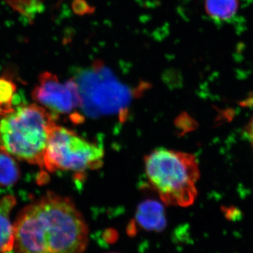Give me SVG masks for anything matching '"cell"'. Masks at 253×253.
<instances>
[{
    "instance_id": "cell-11",
    "label": "cell",
    "mask_w": 253,
    "mask_h": 253,
    "mask_svg": "<svg viewBox=\"0 0 253 253\" xmlns=\"http://www.w3.org/2000/svg\"><path fill=\"white\" fill-rule=\"evenodd\" d=\"M16 91V85L11 80L0 78V116H4L14 111L12 100Z\"/></svg>"
},
{
    "instance_id": "cell-2",
    "label": "cell",
    "mask_w": 253,
    "mask_h": 253,
    "mask_svg": "<svg viewBox=\"0 0 253 253\" xmlns=\"http://www.w3.org/2000/svg\"><path fill=\"white\" fill-rule=\"evenodd\" d=\"M57 115L39 105L19 106L0 120V151L44 168Z\"/></svg>"
},
{
    "instance_id": "cell-13",
    "label": "cell",
    "mask_w": 253,
    "mask_h": 253,
    "mask_svg": "<svg viewBox=\"0 0 253 253\" xmlns=\"http://www.w3.org/2000/svg\"><path fill=\"white\" fill-rule=\"evenodd\" d=\"M248 132H249L250 139H251L253 146V117L250 121L249 126H248Z\"/></svg>"
},
{
    "instance_id": "cell-9",
    "label": "cell",
    "mask_w": 253,
    "mask_h": 253,
    "mask_svg": "<svg viewBox=\"0 0 253 253\" xmlns=\"http://www.w3.org/2000/svg\"><path fill=\"white\" fill-rule=\"evenodd\" d=\"M240 6L239 0H206V13L213 20L227 22L235 18Z\"/></svg>"
},
{
    "instance_id": "cell-8",
    "label": "cell",
    "mask_w": 253,
    "mask_h": 253,
    "mask_svg": "<svg viewBox=\"0 0 253 253\" xmlns=\"http://www.w3.org/2000/svg\"><path fill=\"white\" fill-rule=\"evenodd\" d=\"M16 204L12 196H5L0 201V253H11L14 249V228L9 216Z\"/></svg>"
},
{
    "instance_id": "cell-4",
    "label": "cell",
    "mask_w": 253,
    "mask_h": 253,
    "mask_svg": "<svg viewBox=\"0 0 253 253\" xmlns=\"http://www.w3.org/2000/svg\"><path fill=\"white\" fill-rule=\"evenodd\" d=\"M102 146L90 142L67 128L56 126L51 131L44 156V168L49 172L78 173L101 167Z\"/></svg>"
},
{
    "instance_id": "cell-7",
    "label": "cell",
    "mask_w": 253,
    "mask_h": 253,
    "mask_svg": "<svg viewBox=\"0 0 253 253\" xmlns=\"http://www.w3.org/2000/svg\"><path fill=\"white\" fill-rule=\"evenodd\" d=\"M167 226L164 206L154 200H146L139 205L135 219L131 221L128 229L129 235H135L136 227L151 232H161Z\"/></svg>"
},
{
    "instance_id": "cell-12",
    "label": "cell",
    "mask_w": 253,
    "mask_h": 253,
    "mask_svg": "<svg viewBox=\"0 0 253 253\" xmlns=\"http://www.w3.org/2000/svg\"><path fill=\"white\" fill-rule=\"evenodd\" d=\"M6 1L13 9L29 21H33L44 8L42 0H6Z\"/></svg>"
},
{
    "instance_id": "cell-1",
    "label": "cell",
    "mask_w": 253,
    "mask_h": 253,
    "mask_svg": "<svg viewBox=\"0 0 253 253\" xmlns=\"http://www.w3.org/2000/svg\"><path fill=\"white\" fill-rule=\"evenodd\" d=\"M11 253H84L89 228L71 199L48 192L28 205L14 224Z\"/></svg>"
},
{
    "instance_id": "cell-3",
    "label": "cell",
    "mask_w": 253,
    "mask_h": 253,
    "mask_svg": "<svg viewBox=\"0 0 253 253\" xmlns=\"http://www.w3.org/2000/svg\"><path fill=\"white\" fill-rule=\"evenodd\" d=\"M148 181L163 204L189 207L197 197L199 163L194 155L159 148L144 159Z\"/></svg>"
},
{
    "instance_id": "cell-14",
    "label": "cell",
    "mask_w": 253,
    "mask_h": 253,
    "mask_svg": "<svg viewBox=\"0 0 253 253\" xmlns=\"http://www.w3.org/2000/svg\"></svg>"
},
{
    "instance_id": "cell-6",
    "label": "cell",
    "mask_w": 253,
    "mask_h": 253,
    "mask_svg": "<svg viewBox=\"0 0 253 253\" xmlns=\"http://www.w3.org/2000/svg\"><path fill=\"white\" fill-rule=\"evenodd\" d=\"M32 97L55 114L72 113L73 121L79 122L81 119V116L73 114L75 110L82 108L81 94L73 79L61 83L53 73H41L38 84L32 92Z\"/></svg>"
},
{
    "instance_id": "cell-5",
    "label": "cell",
    "mask_w": 253,
    "mask_h": 253,
    "mask_svg": "<svg viewBox=\"0 0 253 253\" xmlns=\"http://www.w3.org/2000/svg\"><path fill=\"white\" fill-rule=\"evenodd\" d=\"M77 84L82 99V108L91 101L123 102L130 97V88L116 77L113 71L102 61H96L89 67L78 71L73 78Z\"/></svg>"
},
{
    "instance_id": "cell-10",
    "label": "cell",
    "mask_w": 253,
    "mask_h": 253,
    "mask_svg": "<svg viewBox=\"0 0 253 253\" xmlns=\"http://www.w3.org/2000/svg\"><path fill=\"white\" fill-rule=\"evenodd\" d=\"M19 177V167L14 158L11 155L0 151V186H14Z\"/></svg>"
}]
</instances>
